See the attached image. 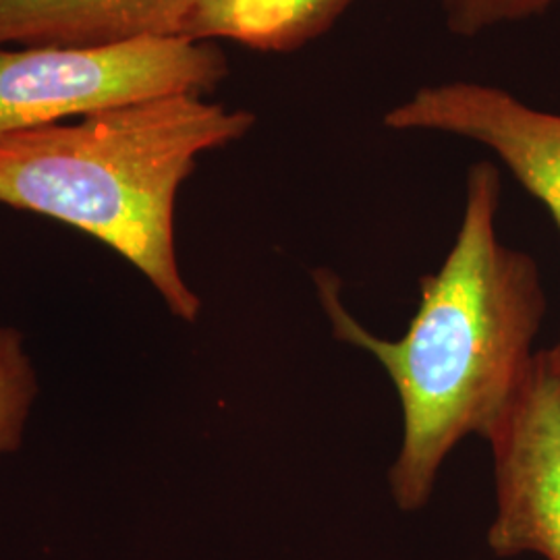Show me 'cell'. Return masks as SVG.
Listing matches in <instances>:
<instances>
[{"instance_id": "9c48e42d", "label": "cell", "mask_w": 560, "mask_h": 560, "mask_svg": "<svg viewBox=\"0 0 560 560\" xmlns=\"http://www.w3.org/2000/svg\"><path fill=\"white\" fill-rule=\"evenodd\" d=\"M453 36L476 38L494 27L538 18L560 0H436Z\"/></svg>"}, {"instance_id": "8992f818", "label": "cell", "mask_w": 560, "mask_h": 560, "mask_svg": "<svg viewBox=\"0 0 560 560\" xmlns=\"http://www.w3.org/2000/svg\"><path fill=\"white\" fill-rule=\"evenodd\" d=\"M194 0H0V50L179 36Z\"/></svg>"}, {"instance_id": "ba28073f", "label": "cell", "mask_w": 560, "mask_h": 560, "mask_svg": "<svg viewBox=\"0 0 560 560\" xmlns=\"http://www.w3.org/2000/svg\"><path fill=\"white\" fill-rule=\"evenodd\" d=\"M36 374L18 330L0 328V453L18 451L32 400Z\"/></svg>"}, {"instance_id": "7a4b0ae2", "label": "cell", "mask_w": 560, "mask_h": 560, "mask_svg": "<svg viewBox=\"0 0 560 560\" xmlns=\"http://www.w3.org/2000/svg\"><path fill=\"white\" fill-rule=\"evenodd\" d=\"M256 115L198 94L106 108L0 140V203L71 224L131 261L185 322L201 301L180 277L175 200L198 156L249 133Z\"/></svg>"}, {"instance_id": "52a82bcc", "label": "cell", "mask_w": 560, "mask_h": 560, "mask_svg": "<svg viewBox=\"0 0 560 560\" xmlns=\"http://www.w3.org/2000/svg\"><path fill=\"white\" fill-rule=\"evenodd\" d=\"M353 0H194L179 36L293 52L324 36Z\"/></svg>"}, {"instance_id": "6da1fadb", "label": "cell", "mask_w": 560, "mask_h": 560, "mask_svg": "<svg viewBox=\"0 0 560 560\" xmlns=\"http://www.w3.org/2000/svg\"><path fill=\"white\" fill-rule=\"evenodd\" d=\"M501 173H467L457 240L420 280V305L399 340L370 332L342 305L335 275L318 270L335 337L381 361L399 395L402 439L388 481L402 511L430 501L444 459L467 436L490 441L536 370L546 298L534 258L499 240Z\"/></svg>"}, {"instance_id": "5b68a950", "label": "cell", "mask_w": 560, "mask_h": 560, "mask_svg": "<svg viewBox=\"0 0 560 560\" xmlns=\"http://www.w3.org/2000/svg\"><path fill=\"white\" fill-rule=\"evenodd\" d=\"M488 442L497 488L490 550L560 560V378L541 351L520 400Z\"/></svg>"}, {"instance_id": "3957f363", "label": "cell", "mask_w": 560, "mask_h": 560, "mask_svg": "<svg viewBox=\"0 0 560 560\" xmlns=\"http://www.w3.org/2000/svg\"><path fill=\"white\" fill-rule=\"evenodd\" d=\"M226 75L221 48L183 36L0 50V140L136 102L201 96Z\"/></svg>"}, {"instance_id": "277c9868", "label": "cell", "mask_w": 560, "mask_h": 560, "mask_svg": "<svg viewBox=\"0 0 560 560\" xmlns=\"http://www.w3.org/2000/svg\"><path fill=\"white\" fill-rule=\"evenodd\" d=\"M393 131L444 133L488 148L540 200L560 229V115L529 106L499 85L428 83L384 113ZM560 378V340L541 351Z\"/></svg>"}]
</instances>
